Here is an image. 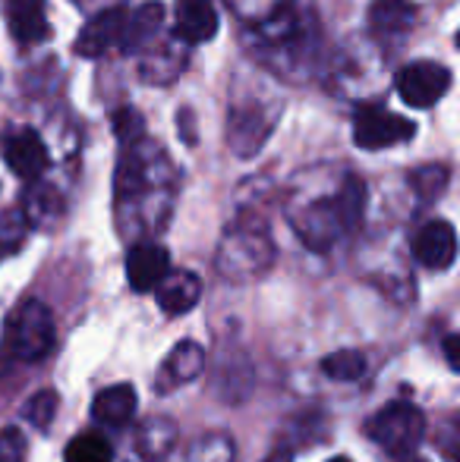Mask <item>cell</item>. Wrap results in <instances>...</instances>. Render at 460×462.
Here are the masks:
<instances>
[{"instance_id": "8992f818", "label": "cell", "mask_w": 460, "mask_h": 462, "mask_svg": "<svg viewBox=\"0 0 460 462\" xmlns=\"http://www.w3.org/2000/svg\"><path fill=\"white\" fill-rule=\"evenodd\" d=\"M123 29H127V10L123 6H105L86 23V29L76 38V54L80 57H101L108 51L123 44Z\"/></svg>"}, {"instance_id": "8fae6325", "label": "cell", "mask_w": 460, "mask_h": 462, "mask_svg": "<svg viewBox=\"0 0 460 462\" xmlns=\"http://www.w3.org/2000/svg\"><path fill=\"white\" fill-rule=\"evenodd\" d=\"M136 387L133 383H114V387L101 390L92 402V419L99 425H111V428H123L129 419L136 415Z\"/></svg>"}, {"instance_id": "6da1fadb", "label": "cell", "mask_w": 460, "mask_h": 462, "mask_svg": "<svg viewBox=\"0 0 460 462\" xmlns=\"http://www.w3.org/2000/svg\"><path fill=\"white\" fill-rule=\"evenodd\" d=\"M6 346L16 359L38 362L54 349V318L38 299L23 302L6 321Z\"/></svg>"}, {"instance_id": "7a4b0ae2", "label": "cell", "mask_w": 460, "mask_h": 462, "mask_svg": "<svg viewBox=\"0 0 460 462\" xmlns=\"http://www.w3.org/2000/svg\"><path fill=\"white\" fill-rule=\"evenodd\" d=\"M366 434L391 457H407L423 440L426 419L413 402H391L369 419Z\"/></svg>"}, {"instance_id": "603a6c76", "label": "cell", "mask_w": 460, "mask_h": 462, "mask_svg": "<svg viewBox=\"0 0 460 462\" xmlns=\"http://www.w3.org/2000/svg\"><path fill=\"white\" fill-rule=\"evenodd\" d=\"M413 462H426V459H413Z\"/></svg>"}, {"instance_id": "d6986e66", "label": "cell", "mask_w": 460, "mask_h": 462, "mask_svg": "<svg viewBox=\"0 0 460 462\" xmlns=\"http://www.w3.org/2000/svg\"><path fill=\"white\" fill-rule=\"evenodd\" d=\"M0 462H25V434L19 428L0 431Z\"/></svg>"}, {"instance_id": "7c38bea8", "label": "cell", "mask_w": 460, "mask_h": 462, "mask_svg": "<svg viewBox=\"0 0 460 462\" xmlns=\"http://www.w3.org/2000/svg\"><path fill=\"white\" fill-rule=\"evenodd\" d=\"M155 290H158L161 311H167V315H183V311H190L192 305L199 302V296H202V283H199V277L190 274V271H177V274L167 271L164 280H161Z\"/></svg>"}, {"instance_id": "ba28073f", "label": "cell", "mask_w": 460, "mask_h": 462, "mask_svg": "<svg viewBox=\"0 0 460 462\" xmlns=\"http://www.w3.org/2000/svg\"><path fill=\"white\" fill-rule=\"evenodd\" d=\"M167 271H171V255L158 243H142L127 255V280L136 292H152Z\"/></svg>"}, {"instance_id": "2e32d148", "label": "cell", "mask_w": 460, "mask_h": 462, "mask_svg": "<svg viewBox=\"0 0 460 462\" xmlns=\"http://www.w3.org/2000/svg\"><path fill=\"white\" fill-rule=\"evenodd\" d=\"M413 6L410 0H375L369 19L379 32H404L413 23Z\"/></svg>"}, {"instance_id": "52a82bcc", "label": "cell", "mask_w": 460, "mask_h": 462, "mask_svg": "<svg viewBox=\"0 0 460 462\" xmlns=\"http://www.w3.org/2000/svg\"><path fill=\"white\" fill-rule=\"evenodd\" d=\"M413 252H417L419 264H426L429 271H445L455 264L457 255V236L455 226L448 220H432L413 239Z\"/></svg>"}, {"instance_id": "9a60e30c", "label": "cell", "mask_w": 460, "mask_h": 462, "mask_svg": "<svg viewBox=\"0 0 460 462\" xmlns=\"http://www.w3.org/2000/svg\"><path fill=\"white\" fill-rule=\"evenodd\" d=\"M63 462H114V447L101 431H82L67 444Z\"/></svg>"}, {"instance_id": "5bb4252c", "label": "cell", "mask_w": 460, "mask_h": 462, "mask_svg": "<svg viewBox=\"0 0 460 462\" xmlns=\"http://www.w3.org/2000/svg\"><path fill=\"white\" fill-rule=\"evenodd\" d=\"M161 19H164V10H161V4H155V0L142 4L136 13H127V29H123V44H120V48L123 51L142 48V44H146L148 38L161 29Z\"/></svg>"}, {"instance_id": "44dd1931", "label": "cell", "mask_w": 460, "mask_h": 462, "mask_svg": "<svg viewBox=\"0 0 460 462\" xmlns=\"http://www.w3.org/2000/svg\"><path fill=\"white\" fill-rule=\"evenodd\" d=\"M265 462H294V457H290V453H284V450H277V453H271Z\"/></svg>"}, {"instance_id": "9c48e42d", "label": "cell", "mask_w": 460, "mask_h": 462, "mask_svg": "<svg viewBox=\"0 0 460 462\" xmlns=\"http://www.w3.org/2000/svg\"><path fill=\"white\" fill-rule=\"evenodd\" d=\"M6 29L19 44H42L51 38V23L44 0H6Z\"/></svg>"}, {"instance_id": "277c9868", "label": "cell", "mask_w": 460, "mask_h": 462, "mask_svg": "<svg viewBox=\"0 0 460 462\" xmlns=\"http://www.w3.org/2000/svg\"><path fill=\"white\" fill-rule=\"evenodd\" d=\"M451 88V69L436 60H417L407 63L398 73V95L410 107H432L442 101Z\"/></svg>"}, {"instance_id": "e0dca14e", "label": "cell", "mask_w": 460, "mask_h": 462, "mask_svg": "<svg viewBox=\"0 0 460 462\" xmlns=\"http://www.w3.org/2000/svg\"><path fill=\"white\" fill-rule=\"evenodd\" d=\"M322 371L334 381H360L366 374V356L360 349H338L322 362Z\"/></svg>"}, {"instance_id": "4fadbf2b", "label": "cell", "mask_w": 460, "mask_h": 462, "mask_svg": "<svg viewBox=\"0 0 460 462\" xmlns=\"http://www.w3.org/2000/svg\"><path fill=\"white\" fill-rule=\"evenodd\" d=\"M202 368H205V353L192 340H183L174 346V353L167 356L164 365H161L158 387L174 390V387H180V383H190L192 377H199Z\"/></svg>"}, {"instance_id": "5b68a950", "label": "cell", "mask_w": 460, "mask_h": 462, "mask_svg": "<svg viewBox=\"0 0 460 462\" xmlns=\"http://www.w3.org/2000/svg\"><path fill=\"white\" fill-rule=\"evenodd\" d=\"M4 161L16 177L38 180L51 164V154L44 148L42 135L29 126H19L4 133Z\"/></svg>"}, {"instance_id": "7402d4cb", "label": "cell", "mask_w": 460, "mask_h": 462, "mask_svg": "<svg viewBox=\"0 0 460 462\" xmlns=\"http://www.w3.org/2000/svg\"><path fill=\"white\" fill-rule=\"evenodd\" d=\"M328 462H350L347 457H338V459H328Z\"/></svg>"}, {"instance_id": "ac0fdd59", "label": "cell", "mask_w": 460, "mask_h": 462, "mask_svg": "<svg viewBox=\"0 0 460 462\" xmlns=\"http://www.w3.org/2000/svg\"><path fill=\"white\" fill-rule=\"evenodd\" d=\"M54 409H57V396L51 393V390H42L38 396H32V402L25 406V415H29L32 425L48 428V421H51V415H54Z\"/></svg>"}, {"instance_id": "ffe728a7", "label": "cell", "mask_w": 460, "mask_h": 462, "mask_svg": "<svg viewBox=\"0 0 460 462\" xmlns=\"http://www.w3.org/2000/svg\"><path fill=\"white\" fill-rule=\"evenodd\" d=\"M445 356H448V365L460 371V356H457V337L451 334V337H445Z\"/></svg>"}, {"instance_id": "3957f363", "label": "cell", "mask_w": 460, "mask_h": 462, "mask_svg": "<svg viewBox=\"0 0 460 462\" xmlns=\"http://www.w3.org/2000/svg\"><path fill=\"white\" fill-rule=\"evenodd\" d=\"M417 126L404 116L391 114L381 107H362L353 116V145L366 148V152H379V148H391L400 142H410Z\"/></svg>"}, {"instance_id": "30bf717a", "label": "cell", "mask_w": 460, "mask_h": 462, "mask_svg": "<svg viewBox=\"0 0 460 462\" xmlns=\"http://www.w3.org/2000/svg\"><path fill=\"white\" fill-rule=\"evenodd\" d=\"M218 32V10L211 0H180L177 4V38L186 44H205Z\"/></svg>"}]
</instances>
